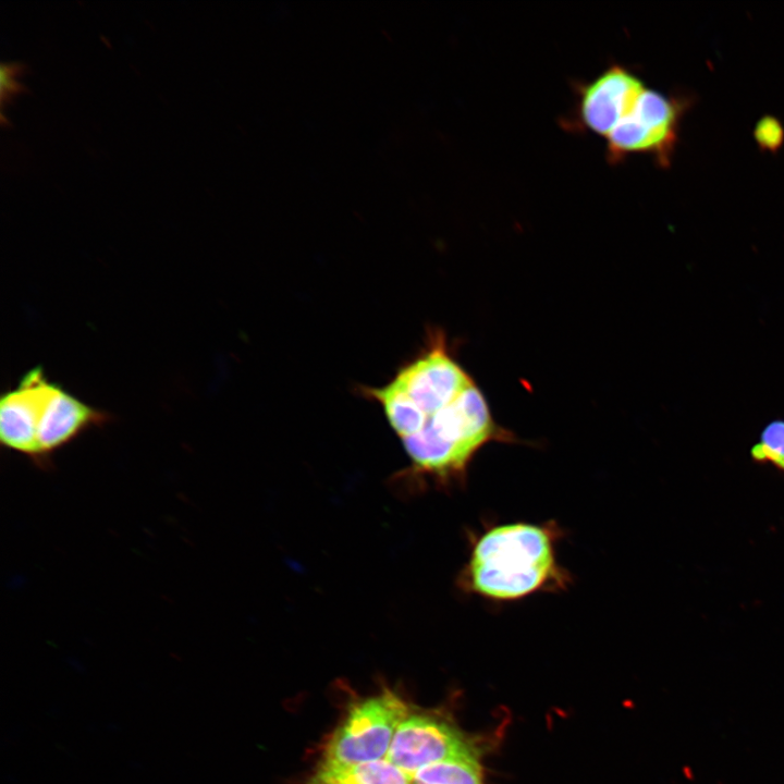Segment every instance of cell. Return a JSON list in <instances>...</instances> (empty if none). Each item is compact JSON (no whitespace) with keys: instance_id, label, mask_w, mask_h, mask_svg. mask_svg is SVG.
Returning <instances> with one entry per match:
<instances>
[{"instance_id":"cell-1","label":"cell","mask_w":784,"mask_h":784,"mask_svg":"<svg viewBox=\"0 0 784 784\" xmlns=\"http://www.w3.org/2000/svg\"><path fill=\"white\" fill-rule=\"evenodd\" d=\"M554 523L499 524L471 540L468 560L458 575L465 592L490 601L524 599L566 588L571 576L559 564Z\"/></svg>"},{"instance_id":"cell-2","label":"cell","mask_w":784,"mask_h":784,"mask_svg":"<svg viewBox=\"0 0 784 784\" xmlns=\"http://www.w3.org/2000/svg\"><path fill=\"white\" fill-rule=\"evenodd\" d=\"M401 441L412 462L411 471L445 486L465 480L475 455L488 443L516 439L494 421L474 381L453 402L426 417L415 434Z\"/></svg>"},{"instance_id":"cell-3","label":"cell","mask_w":784,"mask_h":784,"mask_svg":"<svg viewBox=\"0 0 784 784\" xmlns=\"http://www.w3.org/2000/svg\"><path fill=\"white\" fill-rule=\"evenodd\" d=\"M407 715L406 703L388 689L354 705L326 744L322 764L350 768L383 759Z\"/></svg>"},{"instance_id":"cell-4","label":"cell","mask_w":784,"mask_h":784,"mask_svg":"<svg viewBox=\"0 0 784 784\" xmlns=\"http://www.w3.org/2000/svg\"><path fill=\"white\" fill-rule=\"evenodd\" d=\"M390 381L414 403L424 421L474 382L453 355L443 331L436 329L428 331L425 346L401 365Z\"/></svg>"},{"instance_id":"cell-5","label":"cell","mask_w":784,"mask_h":784,"mask_svg":"<svg viewBox=\"0 0 784 784\" xmlns=\"http://www.w3.org/2000/svg\"><path fill=\"white\" fill-rule=\"evenodd\" d=\"M681 105L648 87L633 110L605 138V157L611 164L638 154L652 156L667 164L676 140Z\"/></svg>"},{"instance_id":"cell-6","label":"cell","mask_w":784,"mask_h":784,"mask_svg":"<svg viewBox=\"0 0 784 784\" xmlns=\"http://www.w3.org/2000/svg\"><path fill=\"white\" fill-rule=\"evenodd\" d=\"M576 102L565 120L568 130L590 132L607 138L635 107L646 86L636 73L612 63L587 82L574 83Z\"/></svg>"},{"instance_id":"cell-7","label":"cell","mask_w":784,"mask_h":784,"mask_svg":"<svg viewBox=\"0 0 784 784\" xmlns=\"http://www.w3.org/2000/svg\"><path fill=\"white\" fill-rule=\"evenodd\" d=\"M477 752L451 724L428 715H407L397 726L387 759L413 776L419 769Z\"/></svg>"},{"instance_id":"cell-8","label":"cell","mask_w":784,"mask_h":784,"mask_svg":"<svg viewBox=\"0 0 784 784\" xmlns=\"http://www.w3.org/2000/svg\"><path fill=\"white\" fill-rule=\"evenodd\" d=\"M50 384L44 368L37 366L22 377L15 389L0 397L1 445L26 456L37 468L41 467L38 422Z\"/></svg>"},{"instance_id":"cell-9","label":"cell","mask_w":784,"mask_h":784,"mask_svg":"<svg viewBox=\"0 0 784 784\" xmlns=\"http://www.w3.org/2000/svg\"><path fill=\"white\" fill-rule=\"evenodd\" d=\"M111 419L110 413L91 406L51 381L38 422L40 469H50L54 453L87 430L102 427Z\"/></svg>"},{"instance_id":"cell-10","label":"cell","mask_w":784,"mask_h":784,"mask_svg":"<svg viewBox=\"0 0 784 784\" xmlns=\"http://www.w3.org/2000/svg\"><path fill=\"white\" fill-rule=\"evenodd\" d=\"M412 779L413 784H482L478 752L426 765Z\"/></svg>"},{"instance_id":"cell-11","label":"cell","mask_w":784,"mask_h":784,"mask_svg":"<svg viewBox=\"0 0 784 784\" xmlns=\"http://www.w3.org/2000/svg\"><path fill=\"white\" fill-rule=\"evenodd\" d=\"M749 455L755 464L770 465L784 477V418H775L762 428Z\"/></svg>"},{"instance_id":"cell-12","label":"cell","mask_w":784,"mask_h":784,"mask_svg":"<svg viewBox=\"0 0 784 784\" xmlns=\"http://www.w3.org/2000/svg\"><path fill=\"white\" fill-rule=\"evenodd\" d=\"M338 769L355 784H413L412 776L387 758Z\"/></svg>"},{"instance_id":"cell-13","label":"cell","mask_w":784,"mask_h":784,"mask_svg":"<svg viewBox=\"0 0 784 784\" xmlns=\"http://www.w3.org/2000/svg\"><path fill=\"white\" fill-rule=\"evenodd\" d=\"M25 66L19 62H3L0 68V96L1 107L10 102L19 94L24 93L25 86L20 82Z\"/></svg>"},{"instance_id":"cell-14","label":"cell","mask_w":784,"mask_h":784,"mask_svg":"<svg viewBox=\"0 0 784 784\" xmlns=\"http://www.w3.org/2000/svg\"><path fill=\"white\" fill-rule=\"evenodd\" d=\"M756 138L762 147L775 149L782 143L783 128L774 119L764 118L757 125Z\"/></svg>"},{"instance_id":"cell-15","label":"cell","mask_w":784,"mask_h":784,"mask_svg":"<svg viewBox=\"0 0 784 784\" xmlns=\"http://www.w3.org/2000/svg\"><path fill=\"white\" fill-rule=\"evenodd\" d=\"M309 784H355L342 770L326 764L311 777Z\"/></svg>"}]
</instances>
